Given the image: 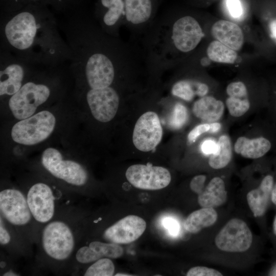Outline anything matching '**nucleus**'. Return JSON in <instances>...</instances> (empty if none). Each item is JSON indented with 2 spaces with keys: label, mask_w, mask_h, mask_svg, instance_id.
<instances>
[{
  "label": "nucleus",
  "mask_w": 276,
  "mask_h": 276,
  "mask_svg": "<svg viewBox=\"0 0 276 276\" xmlns=\"http://www.w3.org/2000/svg\"><path fill=\"white\" fill-rule=\"evenodd\" d=\"M61 32L55 12L41 3L1 12L0 49L41 67L69 63L71 50Z\"/></svg>",
  "instance_id": "nucleus-1"
},
{
  "label": "nucleus",
  "mask_w": 276,
  "mask_h": 276,
  "mask_svg": "<svg viewBox=\"0 0 276 276\" xmlns=\"http://www.w3.org/2000/svg\"><path fill=\"white\" fill-rule=\"evenodd\" d=\"M107 43L103 37L84 35L73 39L69 43L72 58L70 68L82 74L90 89L110 86L115 77L113 59L107 53Z\"/></svg>",
  "instance_id": "nucleus-2"
},
{
  "label": "nucleus",
  "mask_w": 276,
  "mask_h": 276,
  "mask_svg": "<svg viewBox=\"0 0 276 276\" xmlns=\"http://www.w3.org/2000/svg\"><path fill=\"white\" fill-rule=\"evenodd\" d=\"M40 239L44 254L54 262L67 261L76 247V232L74 227L67 221L62 219H52L45 224Z\"/></svg>",
  "instance_id": "nucleus-3"
},
{
  "label": "nucleus",
  "mask_w": 276,
  "mask_h": 276,
  "mask_svg": "<svg viewBox=\"0 0 276 276\" xmlns=\"http://www.w3.org/2000/svg\"><path fill=\"white\" fill-rule=\"evenodd\" d=\"M52 94L48 83L28 81L9 99V108L14 117L22 120L33 115L37 107L46 102Z\"/></svg>",
  "instance_id": "nucleus-4"
},
{
  "label": "nucleus",
  "mask_w": 276,
  "mask_h": 276,
  "mask_svg": "<svg viewBox=\"0 0 276 276\" xmlns=\"http://www.w3.org/2000/svg\"><path fill=\"white\" fill-rule=\"evenodd\" d=\"M32 64L8 51L0 49V96H12L25 83L29 74L35 73Z\"/></svg>",
  "instance_id": "nucleus-5"
},
{
  "label": "nucleus",
  "mask_w": 276,
  "mask_h": 276,
  "mask_svg": "<svg viewBox=\"0 0 276 276\" xmlns=\"http://www.w3.org/2000/svg\"><path fill=\"white\" fill-rule=\"evenodd\" d=\"M56 119L51 112L41 111L22 119L12 127L13 140L25 145H33L47 139L53 131Z\"/></svg>",
  "instance_id": "nucleus-6"
},
{
  "label": "nucleus",
  "mask_w": 276,
  "mask_h": 276,
  "mask_svg": "<svg viewBox=\"0 0 276 276\" xmlns=\"http://www.w3.org/2000/svg\"><path fill=\"white\" fill-rule=\"evenodd\" d=\"M41 164L53 176L71 185L80 187L88 180V173L79 163L63 159L56 149L48 148L42 153Z\"/></svg>",
  "instance_id": "nucleus-7"
},
{
  "label": "nucleus",
  "mask_w": 276,
  "mask_h": 276,
  "mask_svg": "<svg viewBox=\"0 0 276 276\" xmlns=\"http://www.w3.org/2000/svg\"><path fill=\"white\" fill-rule=\"evenodd\" d=\"M0 212V216L15 227H27L34 220L26 195L14 188H6L1 191Z\"/></svg>",
  "instance_id": "nucleus-8"
},
{
  "label": "nucleus",
  "mask_w": 276,
  "mask_h": 276,
  "mask_svg": "<svg viewBox=\"0 0 276 276\" xmlns=\"http://www.w3.org/2000/svg\"><path fill=\"white\" fill-rule=\"evenodd\" d=\"M252 242V235L242 220L233 218L221 228L215 237V243L220 250L241 252L248 250Z\"/></svg>",
  "instance_id": "nucleus-9"
},
{
  "label": "nucleus",
  "mask_w": 276,
  "mask_h": 276,
  "mask_svg": "<svg viewBox=\"0 0 276 276\" xmlns=\"http://www.w3.org/2000/svg\"><path fill=\"white\" fill-rule=\"evenodd\" d=\"M26 196L34 221L45 224L53 219L57 196L50 186L43 182L34 183Z\"/></svg>",
  "instance_id": "nucleus-10"
},
{
  "label": "nucleus",
  "mask_w": 276,
  "mask_h": 276,
  "mask_svg": "<svg viewBox=\"0 0 276 276\" xmlns=\"http://www.w3.org/2000/svg\"><path fill=\"white\" fill-rule=\"evenodd\" d=\"M127 180L135 188L148 190H156L167 187L171 182L170 172L160 166L136 164L127 169Z\"/></svg>",
  "instance_id": "nucleus-11"
},
{
  "label": "nucleus",
  "mask_w": 276,
  "mask_h": 276,
  "mask_svg": "<svg viewBox=\"0 0 276 276\" xmlns=\"http://www.w3.org/2000/svg\"><path fill=\"white\" fill-rule=\"evenodd\" d=\"M163 136V129L158 115L148 111L143 114L134 127L132 141L134 146L143 152L150 151L159 144Z\"/></svg>",
  "instance_id": "nucleus-12"
},
{
  "label": "nucleus",
  "mask_w": 276,
  "mask_h": 276,
  "mask_svg": "<svg viewBox=\"0 0 276 276\" xmlns=\"http://www.w3.org/2000/svg\"><path fill=\"white\" fill-rule=\"evenodd\" d=\"M86 99L93 117L101 122H108L116 116L119 105V97L111 86L89 89Z\"/></svg>",
  "instance_id": "nucleus-13"
},
{
  "label": "nucleus",
  "mask_w": 276,
  "mask_h": 276,
  "mask_svg": "<svg viewBox=\"0 0 276 276\" xmlns=\"http://www.w3.org/2000/svg\"><path fill=\"white\" fill-rule=\"evenodd\" d=\"M146 228V222L143 218L128 215L105 229L103 238L108 242L128 244L139 238Z\"/></svg>",
  "instance_id": "nucleus-14"
},
{
  "label": "nucleus",
  "mask_w": 276,
  "mask_h": 276,
  "mask_svg": "<svg viewBox=\"0 0 276 276\" xmlns=\"http://www.w3.org/2000/svg\"><path fill=\"white\" fill-rule=\"evenodd\" d=\"M204 35L198 21L190 16L178 19L173 26L172 38L173 43L176 49L182 52L194 50Z\"/></svg>",
  "instance_id": "nucleus-15"
},
{
  "label": "nucleus",
  "mask_w": 276,
  "mask_h": 276,
  "mask_svg": "<svg viewBox=\"0 0 276 276\" xmlns=\"http://www.w3.org/2000/svg\"><path fill=\"white\" fill-rule=\"evenodd\" d=\"M227 97L226 109L229 116L234 119L245 117L253 111L247 88L241 81L228 84L226 88Z\"/></svg>",
  "instance_id": "nucleus-16"
},
{
  "label": "nucleus",
  "mask_w": 276,
  "mask_h": 276,
  "mask_svg": "<svg viewBox=\"0 0 276 276\" xmlns=\"http://www.w3.org/2000/svg\"><path fill=\"white\" fill-rule=\"evenodd\" d=\"M123 254V249L118 244L94 241L78 248L75 259L80 264H87L102 258L117 259Z\"/></svg>",
  "instance_id": "nucleus-17"
},
{
  "label": "nucleus",
  "mask_w": 276,
  "mask_h": 276,
  "mask_svg": "<svg viewBox=\"0 0 276 276\" xmlns=\"http://www.w3.org/2000/svg\"><path fill=\"white\" fill-rule=\"evenodd\" d=\"M234 152L248 159H258L265 155L271 149V143L263 136L242 134L233 142Z\"/></svg>",
  "instance_id": "nucleus-18"
},
{
  "label": "nucleus",
  "mask_w": 276,
  "mask_h": 276,
  "mask_svg": "<svg viewBox=\"0 0 276 276\" xmlns=\"http://www.w3.org/2000/svg\"><path fill=\"white\" fill-rule=\"evenodd\" d=\"M225 109V102L212 96L206 95L194 102L192 111L201 123H213L220 121Z\"/></svg>",
  "instance_id": "nucleus-19"
},
{
  "label": "nucleus",
  "mask_w": 276,
  "mask_h": 276,
  "mask_svg": "<svg viewBox=\"0 0 276 276\" xmlns=\"http://www.w3.org/2000/svg\"><path fill=\"white\" fill-rule=\"evenodd\" d=\"M212 35L217 40L235 51L239 50L244 43V35L240 27L236 24L219 20L212 27Z\"/></svg>",
  "instance_id": "nucleus-20"
},
{
  "label": "nucleus",
  "mask_w": 276,
  "mask_h": 276,
  "mask_svg": "<svg viewBox=\"0 0 276 276\" xmlns=\"http://www.w3.org/2000/svg\"><path fill=\"white\" fill-rule=\"evenodd\" d=\"M83 0H5L1 5V12L16 11L33 3L48 6L55 13L66 14L80 8Z\"/></svg>",
  "instance_id": "nucleus-21"
},
{
  "label": "nucleus",
  "mask_w": 276,
  "mask_h": 276,
  "mask_svg": "<svg viewBox=\"0 0 276 276\" xmlns=\"http://www.w3.org/2000/svg\"><path fill=\"white\" fill-rule=\"evenodd\" d=\"M273 177L267 175L259 187L248 192L246 199L248 206L255 217H261L265 213L273 187Z\"/></svg>",
  "instance_id": "nucleus-22"
},
{
  "label": "nucleus",
  "mask_w": 276,
  "mask_h": 276,
  "mask_svg": "<svg viewBox=\"0 0 276 276\" xmlns=\"http://www.w3.org/2000/svg\"><path fill=\"white\" fill-rule=\"evenodd\" d=\"M227 198L224 180L219 177H214L198 195V202L202 208H214L223 204Z\"/></svg>",
  "instance_id": "nucleus-23"
},
{
  "label": "nucleus",
  "mask_w": 276,
  "mask_h": 276,
  "mask_svg": "<svg viewBox=\"0 0 276 276\" xmlns=\"http://www.w3.org/2000/svg\"><path fill=\"white\" fill-rule=\"evenodd\" d=\"M233 142L229 135L221 133L217 139L215 151L209 156L208 164L214 169H221L231 162L233 154Z\"/></svg>",
  "instance_id": "nucleus-24"
},
{
  "label": "nucleus",
  "mask_w": 276,
  "mask_h": 276,
  "mask_svg": "<svg viewBox=\"0 0 276 276\" xmlns=\"http://www.w3.org/2000/svg\"><path fill=\"white\" fill-rule=\"evenodd\" d=\"M217 218V213L214 208H202L193 212L187 217L183 227L188 232L197 234L203 228L213 225Z\"/></svg>",
  "instance_id": "nucleus-25"
},
{
  "label": "nucleus",
  "mask_w": 276,
  "mask_h": 276,
  "mask_svg": "<svg viewBox=\"0 0 276 276\" xmlns=\"http://www.w3.org/2000/svg\"><path fill=\"white\" fill-rule=\"evenodd\" d=\"M209 86L203 82L184 80L175 83L172 87V94L186 101H192L195 96L200 98L208 95Z\"/></svg>",
  "instance_id": "nucleus-26"
},
{
  "label": "nucleus",
  "mask_w": 276,
  "mask_h": 276,
  "mask_svg": "<svg viewBox=\"0 0 276 276\" xmlns=\"http://www.w3.org/2000/svg\"><path fill=\"white\" fill-rule=\"evenodd\" d=\"M127 20L139 24L146 21L151 16L152 5L150 0H125Z\"/></svg>",
  "instance_id": "nucleus-27"
},
{
  "label": "nucleus",
  "mask_w": 276,
  "mask_h": 276,
  "mask_svg": "<svg viewBox=\"0 0 276 276\" xmlns=\"http://www.w3.org/2000/svg\"><path fill=\"white\" fill-rule=\"evenodd\" d=\"M100 4L104 9L101 17L103 25L107 28L113 27L123 12V0H100Z\"/></svg>",
  "instance_id": "nucleus-28"
},
{
  "label": "nucleus",
  "mask_w": 276,
  "mask_h": 276,
  "mask_svg": "<svg viewBox=\"0 0 276 276\" xmlns=\"http://www.w3.org/2000/svg\"><path fill=\"white\" fill-rule=\"evenodd\" d=\"M206 53L210 60L216 62L233 63L237 58L236 51L217 40L210 43Z\"/></svg>",
  "instance_id": "nucleus-29"
},
{
  "label": "nucleus",
  "mask_w": 276,
  "mask_h": 276,
  "mask_svg": "<svg viewBox=\"0 0 276 276\" xmlns=\"http://www.w3.org/2000/svg\"><path fill=\"white\" fill-rule=\"evenodd\" d=\"M223 125L220 122L213 123H201L195 126L188 133V142L192 144L204 134L216 135L220 134Z\"/></svg>",
  "instance_id": "nucleus-30"
},
{
  "label": "nucleus",
  "mask_w": 276,
  "mask_h": 276,
  "mask_svg": "<svg viewBox=\"0 0 276 276\" xmlns=\"http://www.w3.org/2000/svg\"><path fill=\"white\" fill-rule=\"evenodd\" d=\"M114 265L109 258H101L93 263L86 270L84 276H112L114 272Z\"/></svg>",
  "instance_id": "nucleus-31"
},
{
  "label": "nucleus",
  "mask_w": 276,
  "mask_h": 276,
  "mask_svg": "<svg viewBox=\"0 0 276 276\" xmlns=\"http://www.w3.org/2000/svg\"><path fill=\"white\" fill-rule=\"evenodd\" d=\"M189 117V111L186 106L180 103H177L173 107L168 121V125L173 129H179L187 123Z\"/></svg>",
  "instance_id": "nucleus-32"
},
{
  "label": "nucleus",
  "mask_w": 276,
  "mask_h": 276,
  "mask_svg": "<svg viewBox=\"0 0 276 276\" xmlns=\"http://www.w3.org/2000/svg\"><path fill=\"white\" fill-rule=\"evenodd\" d=\"M187 276H222L219 271L205 266H195L187 272Z\"/></svg>",
  "instance_id": "nucleus-33"
},
{
  "label": "nucleus",
  "mask_w": 276,
  "mask_h": 276,
  "mask_svg": "<svg viewBox=\"0 0 276 276\" xmlns=\"http://www.w3.org/2000/svg\"><path fill=\"white\" fill-rule=\"evenodd\" d=\"M226 5L230 15L234 18H240L243 14V8L240 0H226Z\"/></svg>",
  "instance_id": "nucleus-34"
},
{
  "label": "nucleus",
  "mask_w": 276,
  "mask_h": 276,
  "mask_svg": "<svg viewBox=\"0 0 276 276\" xmlns=\"http://www.w3.org/2000/svg\"><path fill=\"white\" fill-rule=\"evenodd\" d=\"M162 224L171 236L175 237L178 235L180 226L178 222L175 219L169 217H165L162 221Z\"/></svg>",
  "instance_id": "nucleus-35"
},
{
  "label": "nucleus",
  "mask_w": 276,
  "mask_h": 276,
  "mask_svg": "<svg viewBox=\"0 0 276 276\" xmlns=\"http://www.w3.org/2000/svg\"><path fill=\"white\" fill-rule=\"evenodd\" d=\"M206 178V176L204 175H198L194 176L190 183L191 190L198 195L201 193L204 189Z\"/></svg>",
  "instance_id": "nucleus-36"
},
{
  "label": "nucleus",
  "mask_w": 276,
  "mask_h": 276,
  "mask_svg": "<svg viewBox=\"0 0 276 276\" xmlns=\"http://www.w3.org/2000/svg\"><path fill=\"white\" fill-rule=\"evenodd\" d=\"M12 239L9 229L7 227L5 220L0 216V243L2 246L8 245Z\"/></svg>",
  "instance_id": "nucleus-37"
},
{
  "label": "nucleus",
  "mask_w": 276,
  "mask_h": 276,
  "mask_svg": "<svg viewBox=\"0 0 276 276\" xmlns=\"http://www.w3.org/2000/svg\"><path fill=\"white\" fill-rule=\"evenodd\" d=\"M269 29L271 37L276 41V19L270 22Z\"/></svg>",
  "instance_id": "nucleus-38"
},
{
  "label": "nucleus",
  "mask_w": 276,
  "mask_h": 276,
  "mask_svg": "<svg viewBox=\"0 0 276 276\" xmlns=\"http://www.w3.org/2000/svg\"><path fill=\"white\" fill-rule=\"evenodd\" d=\"M271 199L272 202L276 205V184L273 187L271 194Z\"/></svg>",
  "instance_id": "nucleus-39"
},
{
  "label": "nucleus",
  "mask_w": 276,
  "mask_h": 276,
  "mask_svg": "<svg viewBox=\"0 0 276 276\" xmlns=\"http://www.w3.org/2000/svg\"><path fill=\"white\" fill-rule=\"evenodd\" d=\"M4 276H16L19 275L18 273L13 271L12 270H8L4 273L3 274Z\"/></svg>",
  "instance_id": "nucleus-40"
},
{
  "label": "nucleus",
  "mask_w": 276,
  "mask_h": 276,
  "mask_svg": "<svg viewBox=\"0 0 276 276\" xmlns=\"http://www.w3.org/2000/svg\"><path fill=\"white\" fill-rule=\"evenodd\" d=\"M273 229L274 234L276 235V217L273 221Z\"/></svg>",
  "instance_id": "nucleus-41"
},
{
  "label": "nucleus",
  "mask_w": 276,
  "mask_h": 276,
  "mask_svg": "<svg viewBox=\"0 0 276 276\" xmlns=\"http://www.w3.org/2000/svg\"><path fill=\"white\" fill-rule=\"evenodd\" d=\"M114 275H116V276H123V275L124 276H127V275L129 276V275L130 276V275H131L127 274H125V273H117Z\"/></svg>",
  "instance_id": "nucleus-42"
},
{
  "label": "nucleus",
  "mask_w": 276,
  "mask_h": 276,
  "mask_svg": "<svg viewBox=\"0 0 276 276\" xmlns=\"http://www.w3.org/2000/svg\"><path fill=\"white\" fill-rule=\"evenodd\" d=\"M5 0H0V5H2Z\"/></svg>",
  "instance_id": "nucleus-43"
},
{
  "label": "nucleus",
  "mask_w": 276,
  "mask_h": 276,
  "mask_svg": "<svg viewBox=\"0 0 276 276\" xmlns=\"http://www.w3.org/2000/svg\"><path fill=\"white\" fill-rule=\"evenodd\" d=\"M275 106H276V104H275Z\"/></svg>",
  "instance_id": "nucleus-44"
}]
</instances>
